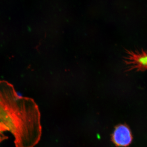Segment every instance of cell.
I'll list each match as a JSON object with an SVG mask.
<instances>
[{
    "label": "cell",
    "mask_w": 147,
    "mask_h": 147,
    "mask_svg": "<svg viewBox=\"0 0 147 147\" xmlns=\"http://www.w3.org/2000/svg\"><path fill=\"white\" fill-rule=\"evenodd\" d=\"M40 115L32 99L18 95L13 85L0 81V122L14 137L16 147H34L42 134Z\"/></svg>",
    "instance_id": "obj_1"
},
{
    "label": "cell",
    "mask_w": 147,
    "mask_h": 147,
    "mask_svg": "<svg viewBox=\"0 0 147 147\" xmlns=\"http://www.w3.org/2000/svg\"><path fill=\"white\" fill-rule=\"evenodd\" d=\"M9 131V129L2 123L0 122V143L8 139V137L4 134V132Z\"/></svg>",
    "instance_id": "obj_4"
},
{
    "label": "cell",
    "mask_w": 147,
    "mask_h": 147,
    "mask_svg": "<svg viewBox=\"0 0 147 147\" xmlns=\"http://www.w3.org/2000/svg\"><path fill=\"white\" fill-rule=\"evenodd\" d=\"M124 62L127 71L147 70V50L127 51Z\"/></svg>",
    "instance_id": "obj_2"
},
{
    "label": "cell",
    "mask_w": 147,
    "mask_h": 147,
    "mask_svg": "<svg viewBox=\"0 0 147 147\" xmlns=\"http://www.w3.org/2000/svg\"><path fill=\"white\" fill-rule=\"evenodd\" d=\"M132 134L126 125L120 124L115 127L112 135V141L117 147H126L132 142Z\"/></svg>",
    "instance_id": "obj_3"
}]
</instances>
